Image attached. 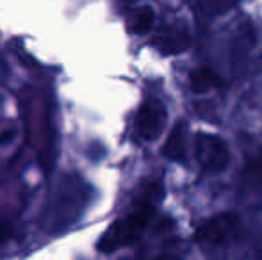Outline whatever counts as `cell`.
I'll return each instance as SVG.
<instances>
[{
	"label": "cell",
	"instance_id": "cell-5",
	"mask_svg": "<svg viewBox=\"0 0 262 260\" xmlns=\"http://www.w3.org/2000/svg\"><path fill=\"white\" fill-rule=\"evenodd\" d=\"M154 45L161 50L164 56H175V54L186 52L191 45V36L186 29L180 27H166L159 31L154 38Z\"/></svg>",
	"mask_w": 262,
	"mask_h": 260
},
{
	"label": "cell",
	"instance_id": "cell-2",
	"mask_svg": "<svg viewBox=\"0 0 262 260\" xmlns=\"http://www.w3.org/2000/svg\"><path fill=\"white\" fill-rule=\"evenodd\" d=\"M194 155H196L198 164L209 173L223 171L230 160L227 143L217 135L205 134V132H200L194 139Z\"/></svg>",
	"mask_w": 262,
	"mask_h": 260
},
{
	"label": "cell",
	"instance_id": "cell-3",
	"mask_svg": "<svg viewBox=\"0 0 262 260\" xmlns=\"http://www.w3.org/2000/svg\"><path fill=\"white\" fill-rule=\"evenodd\" d=\"M239 233V218L230 212L214 216L205 221L194 233V239L209 246H227L237 237Z\"/></svg>",
	"mask_w": 262,
	"mask_h": 260
},
{
	"label": "cell",
	"instance_id": "cell-7",
	"mask_svg": "<svg viewBox=\"0 0 262 260\" xmlns=\"http://www.w3.org/2000/svg\"><path fill=\"white\" fill-rule=\"evenodd\" d=\"M191 89L193 93H207L212 91L214 87H217L221 84V79L217 77L216 72L209 68H200L196 72L191 73Z\"/></svg>",
	"mask_w": 262,
	"mask_h": 260
},
{
	"label": "cell",
	"instance_id": "cell-4",
	"mask_svg": "<svg viewBox=\"0 0 262 260\" xmlns=\"http://www.w3.org/2000/svg\"><path fill=\"white\" fill-rule=\"evenodd\" d=\"M166 123V109L162 102L150 98L141 105L136 118V137L143 143H150L159 137Z\"/></svg>",
	"mask_w": 262,
	"mask_h": 260
},
{
	"label": "cell",
	"instance_id": "cell-10",
	"mask_svg": "<svg viewBox=\"0 0 262 260\" xmlns=\"http://www.w3.org/2000/svg\"><path fill=\"white\" fill-rule=\"evenodd\" d=\"M152 260H179L175 257V255H168V253H164V255H159V257H154Z\"/></svg>",
	"mask_w": 262,
	"mask_h": 260
},
{
	"label": "cell",
	"instance_id": "cell-9",
	"mask_svg": "<svg viewBox=\"0 0 262 260\" xmlns=\"http://www.w3.org/2000/svg\"><path fill=\"white\" fill-rule=\"evenodd\" d=\"M11 226L9 225H6V223H0V244L2 243H6L7 239L11 237Z\"/></svg>",
	"mask_w": 262,
	"mask_h": 260
},
{
	"label": "cell",
	"instance_id": "cell-8",
	"mask_svg": "<svg viewBox=\"0 0 262 260\" xmlns=\"http://www.w3.org/2000/svg\"><path fill=\"white\" fill-rule=\"evenodd\" d=\"M128 31L132 34H146L154 25V11L152 7H139L130 14L127 21Z\"/></svg>",
	"mask_w": 262,
	"mask_h": 260
},
{
	"label": "cell",
	"instance_id": "cell-1",
	"mask_svg": "<svg viewBox=\"0 0 262 260\" xmlns=\"http://www.w3.org/2000/svg\"><path fill=\"white\" fill-rule=\"evenodd\" d=\"M161 196H162L161 185L159 184L146 185L143 189L141 196H139L136 208L107 230L105 235L98 243V250L104 251V253H111V251L120 250V248L136 243L141 237L143 230L148 226L150 219L154 216V210H156V203Z\"/></svg>",
	"mask_w": 262,
	"mask_h": 260
},
{
	"label": "cell",
	"instance_id": "cell-6",
	"mask_svg": "<svg viewBox=\"0 0 262 260\" xmlns=\"http://www.w3.org/2000/svg\"><path fill=\"white\" fill-rule=\"evenodd\" d=\"M186 123L184 122H177L175 127L169 132L168 139L164 143V153L168 159L171 160H182L186 157Z\"/></svg>",
	"mask_w": 262,
	"mask_h": 260
}]
</instances>
